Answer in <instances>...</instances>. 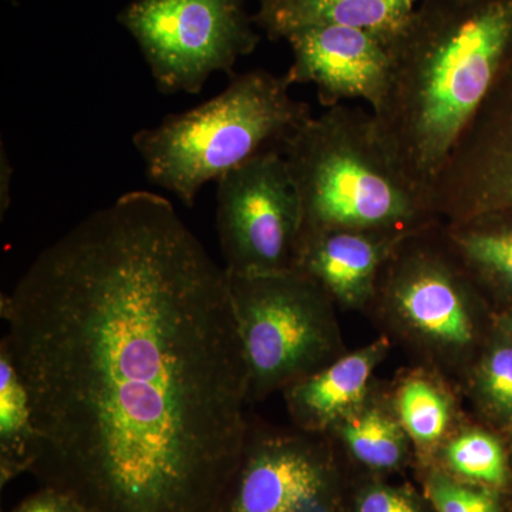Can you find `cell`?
<instances>
[{"label": "cell", "instance_id": "obj_25", "mask_svg": "<svg viewBox=\"0 0 512 512\" xmlns=\"http://www.w3.org/2000/svg\"><path fill=\"white\" fill-rule=\"evenodd\" d=\"M495 330L503 333L508 339L512 340V305L505 308L503 312L495 316Z\"/></svg>", "mask_w": 512, "mask_h": 512}, {"label": "cell", "instance_id": "obj_19", "mask_svg": "<svg viewBox=\"0 0 512 512\" xmlns=\"http://www.w3.org/2000/svg\"><path fill=\"white\" fill-rule=\"evenodd\" d=\"M441 468L460 480L500 491L510 484V453L491 431L470 427L454 433L439 451Z\"/></svg>", "mask_w": 512, "mask_h": 512}, {"label": "cell", "instance_id": "obj_4", "mask_svg": "<svg viewBox=\"0 0 512 512\" xmlns=\"http://www.w3.org/2000/svg\"><path fill=\"white\" fill-rule=\"evenodd\" d=\"M288 76L264 69L234 73L224 92L133 136L151 184L194 207L218 181L261 154L279 151L309 119L311 107L293 99Z\"/></svg>", "mask_w": 512, "mask_h": 512}, {"label": "cell", "instance_id": "obj_24", "mask_svg": "<svg viewBox=\"0 0 512 512\" xmlns=\"http://www.w3.org/2000/svg\"><path fill=\"white\" fill-rule=\"evenodd\" d=\"M0 214L5 217V211H8L10 202V175H12V165L8 156L5 154V146L2 144V160H0Z\"/></svg>", "mask_w": 512, "mask_h": 512}, {"label": "cell", "instance_id": "obj_20", "mask_svg": "<svg viewBox=\"0 0 512 512\" xmlns=\"http://www.w3.org/2000/svg\"><path fill=\"white\" fill-rule=\"evenodd\" d=\"M468 376L471 394L481 412L505 429H512V340L495 330Z\"/></svg>", "mask_w": 512, "mask_h": 512}, {"label": "cell", "instance_id": "obj_18", "mask_svg": "<svg viewBox=\"0 0 512 512\" xmlns=\"http://www.w3.org/2000/svg\"><path fill=\"white\" fill-rule=\"evenodd\" d=\"M36 429L26 384L0 342V485L28 473L35 460Z\"/></svg>", "mask_w": 512, "mask_h": 512}, {"label": "cell", "instance_id": "obj_11", "mask_svg": "<svg viewBox=\"0 0 512 512\" xmlns=\"http://www.w3.org/2000/svg\"><path fill=\"white\" fill-rule=\"evenodd\" d=\"M293 62L286 76L292 86L313 84L325 109L363 100L373 111L386 96L390 76L387 43L367 30L316 25L285 37Z\"/></svg>", "mask_w": 512, "mask_h": 512}, {"label": "cell", "instance_id": "obj_26", "mask_svg": "<svg viewBox=\"0 0 512 512\" xmlns=\"http://www.w3.org/2000/svg\"><path fill=\"white\" fill-rule=\"evenodd\" d=\"M508 431H510L511 437H512V429H510ZM508 453H510V467H511V478H512V444H511V450L508 451Z\"/></svg>", "mask_w": 512, "mask_h": 512}, {"label": "cell", "instance_id": "obj_14", "mask_svg": "<svg viewBox=\"0 0 512 512\" xmlns=\"http://www.w3.org/2000/svg\"><path fill=\"white\" fill-rule=\"evenodd\" d=\"M421 0H259L256 29L271 40H285L295 30L339 25L375 33L389 43Z\"/></svg>", "mask_w": 512, "mask_h": 512}, {"label": "cell", "instance_id": "obj_13", "mask_svg": "<svg viewBox=\"0 0 512 512\" xmlns=\"http://www.w3.org/2000/svg\"><path fill=\"white\" fill-rule=\"evenodd\" d=\"M390 348L389 336H379L285 389L282 393L296 429L328 434L362 406L372 394L373 376Z\"/></svg>", "mask_w": 512, "mask_h": 512}, {"label": "cell", "instance_id": "obj_1", "mask_svg": "<svg viewBox=\"0 0 512 512\" xmlns=\"http://www.w3.org/2000/svg\"><path fill=\"white\" fill-rule=\"evenodd\" d=\"M28 389L29 473L86 512H215L247 439L227 268L170 200L130 191L0 296Z\"/></svg>", "mask_w": 512, "mask_h": 512}, {"label": "cell", "instance_id": "obj_5", "mask_svg": "<svg viewBox=\"0 0 512 512\" xmlns=\"http://www.w3.org/2000/svg\"><path fill=\"white\" fill-rule=\"evenodd\" d=\"M372 305L404 342L443 369L468 375L484 348L483 291L448 244L444 221L400 242Z\"/></svg>", "mask_w": 512, "mask_h": 512}, {"label": "cell", "instance_id": "obj_21", "mask_svg": "<svg viewBox=\"0 0 512 512\" xmlns=\"http://www.w3.org/2000/svg\"><path fill=\"white\" fill-rule=\"evenodd\" d=\"M424 490L434 512H503L498 491L431 467L424 477Z\"/></svg>", "mask_w": 512, "mask_h": 512}, {"label": "cell", "instance_id": "obj_16", "mask_svg": "<svg viewBox=\"0 0 512 512\" xmlns=\"http://www.w3.org/2000/svg\"><path fill=\"white\" fill-rule=\"evenodd\" d=\"M359 466L375 473H392L406 466L413 444L403 429L393 402L370 394L362 406L329 431Z\"/></svg>", "mask_w": 512, "mask_h": 512}, {"label": "cell", "instance_id": "obj_9", "mask_svg": "<svg viewBox=\"0 0 512 512\" xmlns=\"http://www.w3.org/2000/svg\"><path fill=\"white\" fill-rule=\"evenodd\" d=\"M342 511V473L328 434L249 420L237 470L215 512Z\"/></svg>", "mask_w": 512, "mask_h": 512}, {"label": "cell", "instance_id": "obj_7", "mask_svg": "<svg viewBox=\"0 0 512 512\" xmlns=\"http://www.w3.org/2000/svg\"><path fill=\"white\" fill-rule=\"evenodd\" d=\"M117 22L163 94H200L212 74L232 76L261 42L247 0H133Z\"/></svg>", "mask_w": 512, "mask_h": 512}, {"label": "cell", "instance_id": "obj_3", "mask_svg": "<svg viewBox=\"0 0 512 512\" xmlns=\"http://www.w3.org/2000/svg\"><path fill=\"white\" fill-rule=\"evenodd\" d=\"M303 228L413 234L441 222L431 195L402 173L376 134L372 111L346 104L312 117L284 148Z\"/></svg>", "mask_w": 512, "mask_h": 512}, {"label": "cell", "instance_id": "obj_22", "mask_svg": "<svg viewBox=\"0 0 512 512\" xmlns=\"http://www.w3.org/2000/svg\"><path fill=\"white\" fill-rule=\"evenodd\" d=\"M352 512H434L426 495L406 485L370 483L360 488Z\"/></svg>", "mask_w": 512, "mask_h": 512}, {"label": "cell", "instance_id": "obj_2", "mask_svg": "<svg viewBox=\"0 0 512 512\" xmlns=\"http://www.w3.org/2000/svg\"><path fill=\"white\" fill-rule=\"evenodd\" d=\"M373 121L402 173L431 195L458 141L512 66V0H421L387 43Z\"/></svg>", "mask_w": 512, "mask_h": 512}, {"label": "cell", "instance_id": "obj_17", "mask_svg": "<svg viewBox=\"0 0 512 512\" xmlns=\"http://www.w3.org/2000/svg\"><path fill=\"white\" fill-rule=\"evenodd\" d=\"M397 417L421 456L439 453L454 431L456 407L439 380L426 373L404 377L393 397Z\"/></svg>", "mask_w": 512, "mask_h": 512}, {"label": "cell", "instance_id": "obj_8", "mask_svg": "<svg viewBox=\"0 0 512 512\" xmlns=\"http://www.w3.org/2000/svg\"><path fill=\"white\" fill-rule=\"evenodd\" d=\"M217 185V231L229 274L291 271L303 220L284 154H261L229 171Z\"/></svg>", "mask_w": 512, "mask_h": 512}, {"label": "cell", "instance_id": "obj_12", "mask_svg": "<svg viewBox=\"0 0 512 512\" xmlns=\"http://www.w3.org/2000/svg\"><path fill=\"white\" fill-rule=\"evenodd\" d=\"M410 234L360 229H306L293 269L309 276L336 306L369 308L380 278L400 242Z\"/></svg>", "mask_w": 512, "mask_h": 512}, {"label": "cell", "instance_id": "obj_15", "mask_svg": "<svg viewBox=\"0 0 512 512\" xmlns=\"http://www.w3.org/2000/svg\"><path fill=\"white\" fill-rule=\"evenodd\" d=\"M444 232L481 291L512 299V212L444 222Z\"/></svg>", "mask_w": 512, "mask_h": 512}, {"label": "cell", "instance_id": "obj_6", "mask_svg": "<svg viewBox=\"0 0 512 512\" xmlns=\"http://www.w3.org/2000/svg\"><path fill=\"white\" fill-rule=\"evenodd\" d=\"M229 278L249 403L284 392L345 355L335 302L309 276L291 269Z\"/></svg>", "mask_w": 512, "mask_h": 512}, {"label": "cell", "instance_id": "obj_10", "mask_svg": "<svg viewBox=\"0 0 512 512\" xmlns=\"http://www.w3.org/2000/svg\"><path fill=\"white\" fill-rule=\"evenodd\" d=\"M431 198L444 222L512 212V66L458 141Z\"/></svg>", "mask_w": 512, "mask_h": 512}, {"label": "cell", "instance_id": "obj_23", "mask_svg": "<svg viewBox=\"0 0 512 512\" xmlns=\"http://www.w3.org/2000/svg\"><path fill=\"white\" fill-rule=\"evenodd\" d=\"M9 512H86V510L70 495L56 488L40 485L35 494L29 495Z\"/></svg>", "mask_w": 512, "mask_h": 512}]
</instances>
